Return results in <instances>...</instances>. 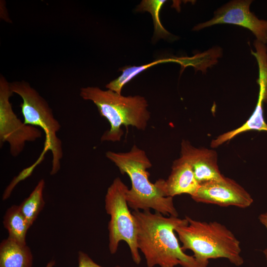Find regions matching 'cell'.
I'll use <instances>...</instances> for the list:
<instances>
[{"label": "cell", "mask_w": 267, "mask_h": 267, "mask_svg": "<svg viewBox=\"0 0 267 267\" xmlns=\"http://www.w3.org/2000/svg\"><path fill=\"white\" fill-rule=\"evenodd\" d=\"M136 224L137 244L147 267H204L182 250L175 229L187 224L186 218L166 216L150 210L132 212Z\"/></svg>", "instance_id": "6da1fadb"}, {"label": "cell", "mask_w": 267, "mask_h": 267, "mask_svg": "<svg viewBox=\"0 0 267 267\" xmlns=\"http://www.w3.org/2000/svg\"><path fill=\"white\" fill-rule=\"evenodd\" d=\"M105 155L122 174H127L130 178L131 188L126 194L129 207L134 211L153 209L164 216L178 217L173 198L164 196L150 181L147 170L152 163L143 150L134 145L129 151H108Z\"/></svg>", "instance_id": "7a4b0ae2"}, {"label": "cell", "mask_w": 267, "mask_h": 267, "mask_svg": "<svg viewBox=\"0 0 267 267\" xmlns=\"http://www.w3.org/2000/svg\"><path fill=\"white\" fill-rule=\"evenodd\" d=\"M185 218L188 223L178 226L175 232L182 250L192 251L200 265L208 267L209 259L218 258H225L236 266L243 264L240 241L225 225Z\"/></svg>", "instance_id": "3957f363"}, {"label": "cell", "mask_w": 267, "mask_h": 267, "mask_svg": "<svg viewBox=\"0 0 267 267\" xmlns=\"http://www.w3.org/2000/svg\"><path fill=\"white\" fill-rule=\"evenodd\" d=\"M81 97L91 101L97 107L100 116L109 122L110 129L101 137V141H120L124 134L121 129L124 126L146 129L150 118L148 103L141 96H124L110 89L102 90L96 87L80 89Z\"/></svg>", "instance_id": "277c9868"}, {"label": "cell", "mask_w": 267, "mask_h": 267, "mask_svg": "<svg viewBox=\"0 0 267 267\" xmlns=\"http://www.w3.org/2000/svg\"><path fill=\"white\" fill-rule=\"evenodd\" d=\"M13 93L19 95L22 100L20 104L21 113L25 124L41 128L45 134L44 149L36 162L38 164L43 160L48 150L52 154V167L50 172L54 175L59 171L63 157L62 144L57 133L61 128L47 101L27 82L15 81L10 83Z\"/></svg>", "instance_id": "5b68a950"}, {"label": "cell", "mask_w": 267, "mask_h": 267, "mask_svg": "<svg viewBox=\"0 0 267 267\" xmlns=\"http://www.w3.org/2000/svg\"><path fill=\"white\" fill-rule=\"evenodd\" d=\"M128 189L121 179L117 177L107 190L104 203L106 212L110 217L108 225V249L111 254H114L120 242H125L133 261L139 265L141 258L137 244L135 222L126 198Z\"/></svg>", "instance_id": "8992f818"}, {"label": "cell", "mask_w": 267, "mask_h": 267, "mask_svg": "<svg viewBox=\"0 0 267 267\" xmlns=\"http://www.w3.org/2000/svg\"><path fill=\"white\" fill-rule=\"evenodd\" d=\"M13 92L10 83L0 77V145L7 142L10 154L18 156L24 150L27 142H33L42 134L38 128L26 124L14 112L10 98Z\"/></svg>", "instance_id": "52a82bcc"}, {"label": "cell", "mask_w": 267, "mask_h": 267, "mask_svg": "<svg viewBox=\"0 0 267 267\" xmlns=\"http://www.w3.org/2000/svg\"><path fill=\"white\" fill-rule=\"evenodd\" d=\"M252 0H239L230 1L215 12L210 20L195 26L193 30L198 31L218 24H231L250 30L257 40L267 43V20L259 19L250 10Z\"/></svg>", "instance_id": "ba28073f"}, {"label": "cell", "mask_w": 267, "mask_h": 267, "mask_svg": "<svg viewBox=\"0 0 267 267\" xmlns=\"http://www.w3.org/2000/svg\"><path fill=\"white\" fill-rule=\"evenodd\" d=\"M191 197L197 202L221 207L246 208L253 202L251 195L241 185L225 177L200 184L195 194Z\"/></svg>", "instance_id": "9c48e42d"}, {"label": "cell", "mask_w": 267, "mask_h": 267, "mask_svg": "<svg viewBox=\"0 0 267 267\" xmlns=\"http://www.w3.org/2000/svg\"><path fill=\"white\" fill-rule=\"evenodd\" d=\"M180 157L191 166L195 177L200 184L222 179L223 176L218 164V154L213 150L193 146L187 140L180 145Z\"/></svg>", "instance_id": "30bf717a"}, {"label": "cell", "mask_w": 267, "mask_h": 267, "mask_svg": "<svg viewBox=\"0 0 267 267\" xmlns=\"http://www.w3.org/2000/svg\"><path fill=\"white\" fill-rule=\"evenodd\" d=\"M154 183L164 196L173 198L182 194H187L192 197L200 186L191 166L180 156L173 162L168 178H160Z\"/></svg>", "instance_id": "8fae6325"}, {"label": "cell", "mask_w": 267, "mask_h": 267, "mask_svg": "<svg viewBox=\"0 0 267 267\" xmlns=\"http://www.w3.org/2000/svg\"><path fill=\"white\" fill-rule=\"evenodd\" d=\"M33 257L27 244L8 237L0 243V267H32Z\"/></svg>", "instance_id": "7c38bea8"}, {"label": "cell", "mask_w": 267, "mask_h": 267, "mask_svg": "<svg viewBox=\"0 0 267 267\" xmlns=\"http://www.w3.org/2000/svg\"><path fill=\"white\" fill-rule=\"evenodd\" d=\"M260 87L257 104L254 111L249 119L240 127L223 133L213 139L211 143L212 148H216L230 140L236 135L251 130L267 131V124L263 116V91Z\"/></svg>", "instance_id": "4fadbf2b"}, {"label": "cell", "mask_w": 267, "mask_h": 267, "mask_svg": "<svg viewBox=\"0 0 267 267\" xmlns=\"http://www.w3.org/2000/svg\"><path fill=\"white\" fill-rule=\"evenodd\" d=\"M2 223L8 231V238L20 244H27L26 234L31 226L21 212L18 205H12L6 210Z\"/></svg>", "instance_id": "5bb4252c"}, {"label": "cell", "mask_w": 267, "mask_h": 267, "mask_svg": "<svg viewBox=\"0 0 267 267\" xmlns=\"http://www.w3.org/2000/svg\"><path fill=\"white\" fill-rule=\"evenodd\" d=\"M45 186L44 179L39 180L30 195L19 205V209L30 225H32L44 207L43 192Z\"/></svg>", "instance_id": "9a60e30c"}, {"label": "cell", "mask_w": 267, "mask_h": 267, "mask_svg": "<svg viewBox=\"0 0 267 267\" xmlns=\"http://www.w3.org/2000/svg\"><path fill=\"white\" fill-rule=\"evenodd\" d=\"M176 61V59H160L149 64L139 66L125 67L121 70L122 74L119 77L107 84L105 87L108 89L121 94L123 87L143 71L156 64L168 62H175Z\"/></svg>", "instance_id": "2e32d148"}, {"label": "cell", "mask_w": 267, "mask_h": 267, "mask_svg": "<svg viewBox=\"0 0 267 267\" xmlns=\"http://www.w3.org/2000/svg\"><path fill=\"white\" fill-rule=\"evenodd\" d=\"M166 1L164 0H143L136 9L137 11H147L151 13L154 26L153 38L156 40L160 38L169 39L171 36H172L163 27L159 18L160 11Z\"/></svg>", "instance_id": "e0dca14e"}, {"label": "cell", "mask_w": 267, "mask_h": 267, "mask_svg": "<svg viewBox=\"0 0 267 267\" xmlns=\"http://www.w3.org/2000/svg\"><path fill=\"white\" fill-rule=\"evenodd\" d=\"M254 46L256 52H251L259 64V78L257 82L263 90V102L267 103V47L265 44L257 40L254 42Z\"/></svg>", "instance_id": "ac0fdd59"}, {"label": "cell", "mask_w": 267, "mask_h": 267, "mask_svg": "<svg viewBox=\"0 0 267 267\" xmlns=\"http://www.w3.org/2000/svg\"><path fill=\"white\" fill-rule=\"evenodd\" d=\"M78 267H104L96 264L86 253L80 251L78 253ZM113 267H122L120 266H116Z\"/></svg>", "instance_id": "d6986e66"}, {"label": "cell", "mask_w": 267, "mask_h": 267, "mask_svg": "<svg viewBox=\"0 0 267 267\" xmlns=\"http://www.w3.org/2000/svg\"><path fill=\"white\" fill-rule=\"evenodd\" d=\"M259 220L260 222L266 227L267 229V212L262 213L260 214L259 217ZM264 254H265L267 262V247L264 250Z\"/></svg>", "instance_id": "ffe728a7"}, {"label": "cell", "mask_w": 267, "mask_h": 267, "mask_svg": "<svg viewBox=\"0 0 267 267\" xmlns=\"http://www.w3.org/2000/svg\"><path fill=\"white\" fill-rule=\"evenodd\" d=\"M55 262L54 260L49 261L46 265L45 267H53L55 265Z\"/></svg>", "instance_id": "44dd1931"}]
</instances>
